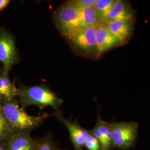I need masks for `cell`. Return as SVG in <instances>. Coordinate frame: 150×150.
I'll return each mask as SVG.
<instances>
[{
	"label": "cell",
	"mask_w": 150,
	"mask_h": 150,
	"mask_svg": "<svg viewBox=\"0 0 150 150\" xmlns=\"http://www.w3.org/2000/svg\"><path fill=\"white\" fill-rule=\"evenodd\" d=\"M0 108L15 134L30 132L40 126L48 116V113H46L37 116L27 114L23 108L20 107L18 103L15 99L10 101H4Z\"/></svg>",
	"instance_id": "6da1fadb"
},
{
	"label": "cell",
	"mask_w": 150,
	"mask_h": 150,
	"mask_svg": "<svg viewBox=\"0 0 150 150\" xmlns=\"http://www.w3.org/2000/svg\"><path fill=\"white\" fill-rule=\"evenodd\" d=\"M17 96L22 108L35 105L40 110H43L48 106L52 107L55 111L59 109L64 102L48 87L40 86H26L21 85L17 90Z\"/></svg>",
	"instance_id": "7a4b0ae2"
},
{
	"label": "cell",
	"mask_w": 150,
	"mask_h": 150,
	"mask_svg": "<svg viewBox=\"0 0 150 150\" xmlns=\"http://www.w3.org/2000/svg\"><path fill=\"white\" fill-rule=\"evenodd\" d=\"M76 54L96 59L100 54L96 41V27H82L66 38Z\"/></svg>",
	"instance_id": "3957f363"
},
{
	"label": "cell",
	"mask_w": 150,
	"mask_h": 150,
	"mask_svg": "<svg viewBox=\"0 0 150 150\" xmlns=\"http://www.w3.org/2000/svg\"><path fill=\"white\" fill-rule=\"evenodd\" d=\"M54 21L65 38L82 28L80 12L74 1L61 6L54 12Z\"/></svg>",
	"instance_id": "277c9868"
},
{
	"label": "cell",
	"mask_w": 150,
	"mask_h": 150,
	"mask_svg": "<svg viewBox=\"0 0 150 150\" xmlns=\"http://www.w3.org/2000/svg\"><path fill=\"white\" fill-rule=\"evenodd\" d=\"M110 123L114 148L129 150L136 145L139 124L136 122H120Z\"/></svg>",
	"instance_id": "5b68a950"
},
{
	"label": "cell",
	"mask_w": 150,
	"mask_h": 150,
	"mask_svg": "<svg viewBox=\"0 0 150 150\" xmlns=\"http://www.w3.org/2000/svg\"><path fill=\"white\" fill-rule=\"evenodd\" d=\"M15 43L7 32H0V62L4 65V71L8 72L17 61Z\"/></svg>",
	"instance_id": "8992f818"
},
{
	"label": "cell",
	"mask_w": 150,
	"mask_h": 150,
	"mask_svg": "<svg viewBox=\"0 0 150 150\" xmlns=\"http://www.w3.org/2000/svg\"><path fill=\"white\" fill-rule=\"evenodd\" d=\"M54 114L68 129L70 139L75 150H83L85 147L86 139L90 134V131L81 127L79 123L72 122L70 120L64 118L59 111L55 112Z\"/></svg>",
	"instance_id": "52a82bcc"
},
{
	"label": "cell",
	"mask_w": 150,
	"mask_h": 150,
	"mask_svg": "<svg viewBox=\"0 0 150 150\" xmlns=\"http://www.w3.org/2000/svg\"><path fill=\"white\" fill-rule=\"evenodd\" d=\"M135 18L107 22L105 23L108 30L123 45L129 41L134 30Z\"/></svg>",
	"instance_id": "ba28073f"
},
{
	"label": "cell",
	"mask_w": 150,
	"mask_h": 150,
	"mask_svg": "<svg viewBox=\"0 0 150 150\" xmlns=\"http://www.w3.org/2000/svg\"><path fill=\"white\" fill-rule=\"evenodd\" d=\"M96 41L101 56L112 48L123 45L108 30L105 23L100 24L96 27Z\"/></svg>",
	"instance_id": "9c48e42d"
},
{
	"label": "cell",
	"mask_w": 150,
	"mask_h": 150,
	"mask_svg": "<svg viewBox=\"0 0 150 150\" xmlns=\"http://www.w3.org/2000/svg\"><path fill=\"white\" fill-rule=\"evenodd\" d=\"M93 134L100 143L101 150H113L112 136L110 123L103 121L98 116L95 127L90 130Z\"/></svg>",
	"instance_id": "30bf717a"
},
{
	"label": "cell",
	"mask_w": 150,
	"mask_h": 150,
	"mask_svg": "<svg viewBox=\"0 0 150 150\" xmlns=\"http://www.w3.org/2000/svg\"><path fill=\"white\" fill-rule=\"evenodd\" d=\"M36 139L32 138L30 132H19L13 134L7 140V150H33Z\"/></svg>",
	"instance_id": "8fae6325"
},
{
	"label": "cell",
	"mask_w": 150,
	"mask_h": 150,
	"mask_svg": "<svg viewBox=\"0 0 150 150\" xmlns=\"http://www.w3.org/2000/svg\"><path fill=\"white\" fill-rule=\"evenodd\" d=\"M134 18H135L134 11L129 3L125 1L116 0L112 10L107 16L105 23Z\"/></svg>",
	"instance_id": "7c38bea8"
},
{
	"label": "cell",
	"mask_w": 150,
	"mask_h": 150,
	"mask_svg": "<svg viewBox=\"0 0 150 150\" xmlns=\"http://www.w3.org/2000/svg\"><path fill=\"white\" fill-rule=\"evenodd\" d=\"M17 90L13 83L7 76V72L4 71L0 75V100L3 101H10L17 95Z\"/></svg>",
	"instance_id": "4fadbf2b"
},
{
	"label": "cell",
	"mask_w": 150,
	"mask_h": 150,
	"mask_svg": "<svg viewBox=\"0 0 150 150\" xmlns=\"http://www.w3.org/2000/svg\"><path fill=\"white\" fill-rule=\"evenodd\" d=\"M79 8L82 27H96L102 22L95 8L85 7L78 5L74 1Z\"/></svg>",
	"instance_id": "5bb4252c"
},
{
	"label": "cell",
	"mask_w": 150,
	"mask_h": 150,
	"mask_svg": "<svg viewBox=\"0 0 150 150\" xmlns=\"http://www.w3.org/2000/svg\"><path fill=\"white\" fill-rule=\"evenodd\" d=\"M116 0H97L95 8L102 23L106 21L107 16L112 10Z\"/></svg>",
	"instance_id": "9a60e30c"
},
{
	"label": "cell",
	"mask_w": 150,
	"mask_h": 150,
	"mask_svg": "<svg viewBox=\"0 0 150 150\" xmlns=\"http://www.w3.org/2000/svg\"><path fill=\"white\" fill-rule=\"evenodd\" d=\"M33 150H59L50 134L36 139V145Z\"/></svg>",
	"instance_id": "2e32d148"
},
{
	"label": "cell",
	"mask_w": 150,
	"mask_h": 150,
	"mask_svg": "<svg viewBox=\"0 0 150 150\" xmlns=\"http://www.w3.org/2000/svg\"><path fill=\"white\" fill-rule=\"evenodd\" d=\"M15 133L10 127L0 108V141L9 139Z\"/></svg>",
	"instance_id": "e0dca14e"
},
{
	"label": "cell",
	"mask_w": 150,
	"mask_h": 150,
	"mask_svg": "<svg viewBox=\"0 0 150 150\" xmlns=\"http://www.w3.org/2000/svg\"><path fill=\"white\" fill-rule=\"evenodd\" d=\"M85 147L87 150H101L100 142L91 132L86 139Z\"/></svg>",
	"instance_id": "ac0fdd59"
},
{
	"label": "cell",
	"mask_w": 150,
	"mask_h": 150,
	"mask_svg": "<svg viewBox=\"0 0 150 150\" xmlns=\"http://www.w3.org/2000/svg\"><path fill=\"white\" fill-rule=\"evenodd\" d=\"M75 1L78 5L82 7L95 8L97 0H76Z\"/></svg>",
	"instance_id": "d6986e66"
},
{
	"label": "cell",
	"mask_w": 150,
	"mask_h": 150,
	"mask_svg": "<svg viewBox=\"0 0 150 150\" xmlns=\"http://www.w3.org/2000/svg\"><path fill=\"white\" fill-rule=\"evenodd\" d=\"M9 0H0V11L6 8L10 3Z\"/></svg>",
	"instance_id": "ffe728a7"
},
{
	"label": "cell",
	"mask_w": 150,
	"mask_h": 150,
	"mask_svg": "<svg viewBox=\"0 0 150 150\" xmlns=\"http://www.w3.org/2000/svg\"><path fill=\"white\" fill-rule=\"evenodd\" d=\"M0 150H7L6 145L5 146L2 144H0Z\"/></svg>",
	"instance_id": "44dd1931"
},
{
	"label": "cell",
	"mask_w": 150,
	"mask_h": 150,
	"mask_svg": "<svg viewBox=\"0 0 150 150\" xmlns=\"http://www.w3.org/2000/svg\"></svg>",
	"instance_id": "7402d4cb"
}]
</instances>
